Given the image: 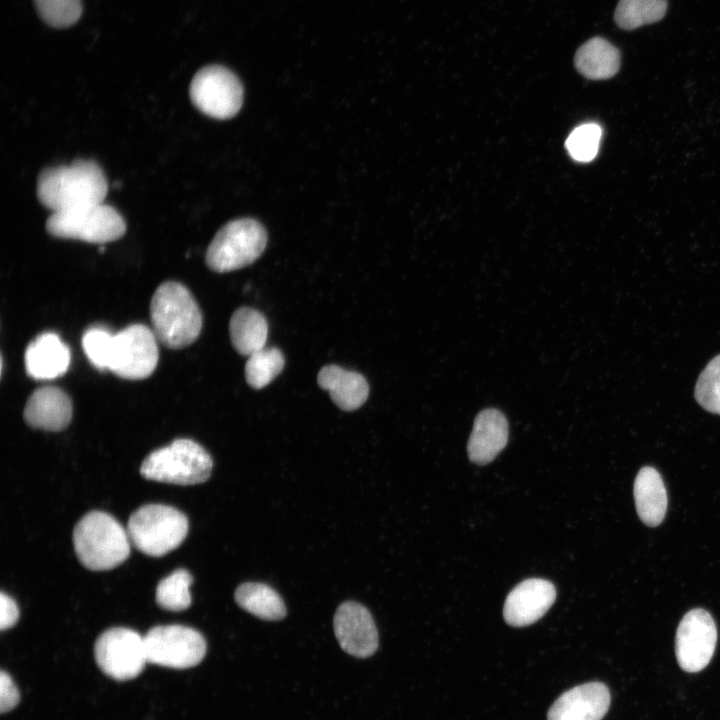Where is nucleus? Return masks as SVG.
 Listing matches in <instances>:
<instances>
[{
  "mask_svg": "<svg viewBox=\"0 0 720 720\" xmlns=\"http://www.w3.org/2000/svg\"><path fill=\"white\" fill-rule=\"evenodd\" d=\"M333 625L338 643L346 653L367 658L377 650V628L362 604L355 601L342 603L335 612Z\"/></svg>",
  "mask_w": 720,
  "mask_h": 720,
  "instance_id": "nucleus-13",
  "label": "nucleus"
},
{
  "mask_svg": "<svg viewBox=\"0 0 720 720\" xmlns=\"http://www.w3.org/2000/svg\"><path fill=\"white\" fill-rule=\"evenodd\" d=\"M157 338L149 327L131 324L114 334L108 370L120 378L142 380L155 370L158 359Z\"/></svg>",
  "mask_w": 720,
  "mask_h": 720,
  "instance_id": "nucleus-11",
  "label": "nucleus"
},
{
  "mask_svg": "<svg viewBox=\"0 0 720 720\" xmlns=\"http://www.w3.org/2000/svg\"><path fill=\"white\" fill-rule=\"evenodd\" d=\"M266 244V230L258 221L236 219L218 230L208 246L205 261L214 272L234 271L257 260Z\"/></svg>",
  "mask_w": 720,
  "mask_h": 720,
  "instance_id": "nucleus-7",
  "label": "nucleus"
},
{
  "mask_svg": "<svg viewBox=\"0 0 720 720\" xmlns=\"http://www.w3.org/2000/svg\"><path fill=\"white\" fill-rule=\"evenodd\" d=\"M212 468L213 460L203 446L179 438L149 453L142 461L140 474L147 480L188 486L207 481Z\"/></svg>",
  "mask_w": 720,
  "mask_h": 720,
  "instance_id": "nucleus-4",
  "label": "nucleus"
},
{
  "mask_svg": "<svg viewBox=\"0 0 720 720\" xmlns=\"http://www.w3.org/2000/svg\"><path fill=\"white\" fill-rule=\"evenodd\" d=\"M610 705V692L601 682L585 683L563 693L548 711V720H601Z\"/></svg>",
  "mask_w": 720,
  "mask_h": 720,
  "instance_id": "nucleus-15",
  "label": "nucleus"
},
{
  "mask_svg": "<svg viewBox=\"0 0 720 720\" xmlns=\"http://www.w3.org/2000/svg\"><path fill=\"white\" fill-rule=\"evenodd\" d=\"M107 192L108 182L102 168L86 159L45 168L36 186L39 202L52 212L102 203Z\"/></svg>",
  "mask_w": 720,
  "mask_h": 720,
  "instance_id": "nucleus-1",
  "label": "nucleus"
},
{
  "mask_svg": "<svg viewBox=\"0 0 720 720\" xmlns=\"http://www.w3.org/2000/svg\"><path fill=\"white\" fill-rule=\"evenodd\" d=\"M634 500L641 521L650 526H658L667 510V493L659 472L653 467H643L634 481Z\"/></svg>",
  "mask_w": 720,
  "mask_h": 720,
  "instance_id": "nucleus-20",
  "label": "nucleus"
},
{
  "mask_svg": "<svg viewBox=\"0 0 720 720\" xmlns=\"http://www.w3.org/2000/svg\"><path fill=\"white\" fill-rule=\"evenodd\" d=\"M46 230L58 238L104 244L121 238L126 222L114 207L102 202L52 212Z\"/></svg>",
  "mask_w": 720,
  "mask_h": 720,
  "instance_id": "nucleus-6",
  "label": "nucleus"
},
{
  "mask_svg": "<svg viewBox=\"0 0 720 720\" xmlns=\"http://www.w3.org/2000/svg\"><path fill=\"white\" fill-rule=\"evenodd\" d=\"M666 10V0H619L614 20L620 28L632 30L661 20Z\"/></svg>",
  "mask_w": 720,
  "mask_h": 720,
  "instance_id": "nucleus-24",
  "label": "nucleus"
},
{
  "mask_svg": "<svg viewBox=\"0 0 720 720\" xmlns=\"http://www.w3.org/2000/svg\"><path fill=\"white\" fill-rule=\"evenodd\" d=\"M72 538L79 562L92 571L113 569L130 555L127 530L103 511L86 513L75 525Z\"/></svg>",
  "mask_w": 720,
  "mask_h": 720,
  "instance_id": "nucleus-3",
  "label": "nucleus"
},
{
  "mask_svg": "<svg viewBox=\"0 0 720 720\" xmlns=\"http://www.w3.org/2000/svg\"><path fill=\"white\" fill-rule=\"evenodd\" d=\"M114 334L102 327H92L82 336V347L90 362L100 370L108 369Z\"/></svg>",
  "mask_w": 720,
  "mask_h": 720,
  "instance_id": "nucleus-30",
  "label": "nucleus"
},
{
  "mask_svg": "<svg viewBox=\"0 0 720 720\" xmlns=\"http://www.w3.org/2000/svg\"><path fill=\"white\" fill-rule=\"evenodd\" d=\"M285 358L276 347H264L248 356L245 378L254 389H261L274 380L283 370Z\"/></svg>",
  "mask_w": 720,
  "mask_h": 720,
  "instance_id": "nucleus-26",
  "label": "nucleus"
},
{
  "mask_svg": "<svg viewBox=\"0 0 720 720\" xmlns=\"http://www.w3.org/2000/svg\"><path fill=\"white\" fill-rule=\"evenodd\" d=\"M189 96L193 105L215 119L234 117L243 103V87L238 77L221 65L200 69L192 78Z\"/></svg>",
  "mask_w": 720,
  "mask_h": 720,
  "instance_id": "nucleus-8",
  "label": "nucleus"
},
{
  "mask_svg": "<svg viewBox=\"0 0 720 720\" xmlns=\"http://www.w3.org/2000/svg\"><path fill=\"white\" fill-rule=\"evenodd\" d=\"M317 381L344 411H354L361 407L369 394V386L363 375L337 365L324 366L318 373Z\"/></svg>",
  "mask_w": 720,
  "mask_h": 720,
  "instance_id": "nucleus-19",
  "label": "nucleus"
},
{
  "mask_svg": "<svg viewBox=\"0 0 720 720\" xmlns=\"http://www.w3.org/2000/svg\"><path fill=\"white\" fill-rule=\"evenodd\" d=\"M150 319L157 340L174 350L194 343L202 329L197 301L186 286L176 281L157 287L150 302Z\"/></svg>",
  "mask_w": 720,
  "mask_h": 720,
  "instance_id": "nucleus-2",
  "label": "nucleus"
},
{
  "mask_svg": "<svg viewBox=\"0 0 720 720\" xmlns=\"http://www.w3.org/2000/svg\"><path fill=\"white\" fill-rule=\"evenodd\" d=\"M193 577L186 569H177L163 578L156 587L155 600L159 607L179 612L191 605L189 588Z\"/></svg>",
  "mask_w": 720,
  "mask_h": 720,
  "instance_id": "nucleus-25",
  "label": "nucleus"
},
{
  "mask_svg": "<svg viewBox=\"0 0 720 720\" xmlns=\"http://www.w3.org/2000/svg\"><path fill=\"white\" fill-rule=\"evenodd\" d=\"M19 619V609L12 597L0 594V628L2 631L12 628Z\"/></svg>",
  "mask_w": 720,
  "mask_h": 720,
  "instance_id": "nucleus-32",
  "label": "nucleus"
},
{
  "mask_svg": "<svg viewBox=\"0 0 720 720\" xmlns=\"http://www.w3.org/2000/svg\"><path fill=\"white\" fill-rule=\"evenodd\" d=\"M695 398L705 410L720 414V354L701 372L695 385Z\"/></svg>",
  "mask_w": 720,
  "mask_h": 720,
  "instance_id": "nucleus-27",
  "label": "nucleus"
},
{
  "mask_svg": "<svg viewBox=\"0 0 720 720\" xmlns=\"http://www.w3.org/2000/svg\"><path fill=\"white\" fill-rule=\"evenodd\" d=\"M574 64L576 69L588 79H607L618 72L620 53L606 39L594 37L579 47L574 57Z\"/></svg>",
  "mask_w": 720,
  "mask_h": 720,
  "instance_id": "nucleus-21",
  "label": "nucleus"
},
{
  "mask_svg": "<svg viewBox=\"0 0 720 720\" xmlns=\"http://www.w3.org/2000/svg\"><path fill=\"white\" fill-rule=\"evenodd\" d=\"M602 130L598 124L587 123L575 128L566 140V148L576 161L589 162L598 153Z\"/></svg>",
  "mask_w": 720,
  "mask_h": 720,
  "instance_id": "nucleus-28",
  "label": "nucleus"
},
{
  "mask_svg": "<svg viewBox=\"0 0 720 720\" xmlns=\"http://www.w3.org/2000/svg\"><path fill=\"white\" fill-rule=\"evenodd\" d=\"M72 414V401L64 390L42 386L29 396L23 417L31 428L58 432L68 427Z\"/></svg>",
  "mask_w": 720,
  "mask_h": 720,
  "instance_id": "nucleus-16",
  "label": "nucleus"
},
{
  "mask_svg": "<svg viewBox=\"0 0 720 720\" xmlns=\"http://www.w3.org/2000/svg\"><path fill=\"white\" fill-rule=\"evenodd\" d=\"M556 598L554 585L544 579L531 578L519 583L507 596L503 615L514 627H524L539 620Z\"/></svg>",
  "mask_w": 720,
  "mask_h": 720,
  "instance_id": "nucleus-14",
  "label": "nucleus"
},
{
  "mask_svg": "<svg viewBox=\"0 0 720 720\" xmlns=\"http://www.w3.org/2000/svg\"><path fill=\"white\" fill-rule=\"evenodd\" d=\"M234 599L242 609L263 620L278 621L286 616L282 598L264 583L240 584L235 590Z\"/></svg>",
  "mask_w": 720,
  "mask_h": 720,
  "instance_id": "nucleus-23",
  "label": "nucleus"
},
{
  "mask_svg": "<svg viewBox=\"0 0 720 720\" xmlns=\"http://www.w3.org/2000/svg\"><path fill=\"white\" fill-rule=\"evenodd\" d=\"M40 17L50 26L66 28L78 21L81 0H34Z\"/></svg>",
  "mask_w": 720,
  "mask_h": 720,
  "instance_id": "nucleus-29",
  "label": "nucleus"
},
{
  "mask_svg": "<svg viewBox=\"0 0 720 720\" xmlns=\"http://www.w3.org/2000/svg\"><path fill=\"white\" fill-rule=\"evenodd\" d=\"M148 663L187 669L199 664L206 654V642L194 628L182 625H159L144 636Z\"/></svg>",
  "mask_w": 720,
  "mask_h": 720,
  "instance_id": "nucleus-10",
  "label": "nucleus"
},
{
  "mask_svg": "<svg viewBox=\"0 0 720 720\" xmlns=\"http://www.w3.org/2000/svg\"><path fill=\"white\" fill-rule=\"evenodd\" d=\"M508 434V422L500 410H482L475 418L468 441L469 459L480 465L491 462L506 446Z\"/></svg>",
  "mask_w": 720,
  "mask_h": 720,
  "instance_id": "nucleus-17",
  "label": "nucleus"
},
{
  "mask_svg": "<svg viewBox=\"0 0 720 720\" xmlns=\"http://www.w3.org/2000/svg\"><path fill=\"white\" fill-rule=\"evenodd\" d=\"M20 700V693L11 676L5 671L0 673V711L6 713L14 709Z\"/></svg>",
  "mask_w": 720,
  "mask_h": 720,
  "instance_id": "nucleus-31",
  "label": "nucleus"
},
{
  "mask_svg": "<svg viewBox=\"0 0 720 720\" xmlns=\"http://www.w3.org/2000/svg\"><path fill=\"white\" fill-rule=\"evenodd\" d=\"M229 332L234 349L241 355L249 356L265 347L268 323L259 311L241 307L231 316Z\"/></svg>",
  "mask_w": 720,
  "mask_h": 720,
  "instance_id": "nucleus-22",
  "label": "nucleus"
},
{
  "mask_svg": "<svg viewBox=\"0 0 720 720\" xmlns=\"http://www.w3.org/2000/svg\"><path fill=\"white\" fill-rule=\"evenodd\" d=\"M27 374L38 380H50L63 375L69 368L71 353L59 336L45 332L37 336L26 348Z\"/></svg>",
  "mask_w": 720,
  "mask_h": 720,
  "instance_id": "nucleus-18",
  "label": "nucleus"
},
{
  "mask_svg": "<svg viewBox=\"0 0 720 720\" xmlns=\"http://www.w3.org/2000/svg\"><path fill=\"white\" fill-rule=\"evenodd\" d=\"M188 528V519L180 510L153 503L135 510L126 530L136 549L148 556L162 557L184 541Z\"/></svg>",
  "mask_w": 720,
  "mask_h": 720,
  "instance_id": "nucleus-5",
  "label": "nucleus"
},
{
  "mask_svg": "<svg viewBox=\"0 0 720 720\" xmlns=\"http://www.w3.org/2000/svg\"><path fill=\"white\" fill-rule=\"evenodd\" d=\"M94 657L100 670L118 681L136 678L148 663L144 636L126 627L103 631L95 641Z\"/></svg>",
  "mask_w": 720,
  "mask_h": 720,
  "instance_id": "nucleus-9",
  "label": "nucleus"
},
{
  "mask_svg": "<svg viewBox=\"0 0 720 720\" xmlns=\"http://www.w3.org/2000/svg\"><path fill=\"white\" fill-rule=\"evenodd\" d=\"M717 642V628L704 609H692L680 621L675 637L679 666L694 673L704 669L712 659Z\"/></svg>",
  "mask_w": 720,
  "mask_h": 720,
  "instance_id": "nucleus-12",
  "label": "nucleus"
}]
</instances>
